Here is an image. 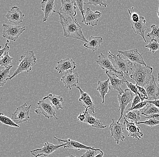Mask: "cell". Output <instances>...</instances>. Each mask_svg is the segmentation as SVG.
I'll return each mask as SVG.
<instances>
[{
    "label": "cell",
    "mask_w": 159,
    "mask_h": 157,
    "mask_svg": "<svg viewBox=\"0 0 159 157\" xmlns=\"http://www.w3.org/2000/svg\"><path fill=\"white\" fill-rule=\"evenodd\" d=\"M60 18V23L62 26L64 31V37L75 39L87 43L88 40L85 38L82 30V27L79 24L77 20L73 17H67L58 13Z\"/></svg>",
    "instance_id": "obj_1"
},
{
    "label": "cell",
    "mask_w": 159,
    "mask_h": 157,
    "mask_svg": "<svg viewBox=\"0 0 159 157\" xmlns=\"http://www.w3.org/2000/svg\"><path fill=\"white\" fill-rule=\"evenodd\" d=\"M134 70L130 75V78L136 82L137 86L144 87L152 79L153 68L151 67L134 64Z\"/></svg>",
    "instance_id": "obj_2"
},
{
    "label": "cell",
    "mask_w": 159,
    "mask_h": 157,
    "mask_svg": "<svg viewBox=\"0 0 159 157\" xmlns=\"http://www.w3.org/2000/svg\"><path fill=\"white\" fill-rule=\"evenodd\" d=\"M19 64L17 67L12 76L8 78L7 81L11 80L17 75L23 72H30L32 70L33 67L35 65L37 62V58L34 52L32 50H29L25 52L19 60Z\"/></svg>",
    "instance_id": "obj_3"
},
{
    "label": "cell",
    "mask_w": 159,
    "mask_h": 157,
    "mask_svg": "<svg viewBox=\"0 0 159 157\" xmlns=\"http://www.w3.org/2000/svg\"><path fill=\"white\" fill-rule=\"evenodd\" d=\"M108 57L112 62L114 67L117 71L126 74L128 76L129 71L133 70L134 65L128 59H124L122 55L119 53L117 55L111 53L109 51Z\"/></svg>",
    "instance_id": "obj_4"
},
{
    "label": "cell",
    "mask_w": 159,
    "mask_h": 157,
    "mask_svg": "<svg viewBox=\"0 0 159 157\" xmlns=\"http://www.w3.org/2000/svg\"><path fill=\"white\" fill-rule=\"evenodd\" d=\"M38 107L35 110V112L38 115H43L46 118L50 119L54 117L57 120L58 119L56 116L55 107L52 104L49 99H43L37 103Z\"/></svg>",
    "instance_id": "obj_5"
},
{
    "label": "cell",
    "mask_w": 159,
    "mask_h": 157,
    "mask_svg": "<svg viewBox=\"0 0 159 157\" xmlns=\"http://www.w3.org/2000/svg\"><path fill=\"white\" fill-rule=\"evenodd\" d=\"M2 35L8 40L16 41L20 35L25 30V26L11 25L3 24Z\"/></svg>",
    "instance_id": "obj_6"
},
{
    "label": "cell",
    "mask_w": 159,
    "mask_h": 157,
    "mask_svg": "<svg viewBox=\"0 0 159 157\" xmlns=\"http://www.w3.org/2000/svg\"><path fill=\"white\" fill-rule=\"evenodd\" d=\"M31 106V105L28 106L26 103H25L18 107L12 115L11 120L17 125L28 122L30 118V112Z\"/></svg>",
    "instance_id": "obj_7"
},
{
    "label": "cell",
    "mask_w": 159,
    "mask_h": 157,
    "mask_svg": "<svg viewBox=\"0 0 159 157\" xmlns=\"http://www.w3.org/2000/svg\"><path fill=\"white\" fill-rule=\"evenodd\" d=\"M61 7L58 12L54 11L53 12L59 13L67 17L75 16L77 15L76 3L74 0H61Z\"/></svg>",
    "instance_id": "obj_8"
},
{
    "label": "cell",
    "mask_w": 159,
    "mask_h": 157,
    "mask_svg": "<svg viewBox=\"0 0 159 157\" xmlns=\"http://www.w3.org/2000/svg\"><path fill=\"white\" fill-rule=\"evenodd\" d=\"M95 62L99 64L101 69L110 72L118 77H123L124 76V73L119 72L115 69L109 57L105 56L103 53H100V55L98 56V59L95 60Z\"/></svg>",
    "instance_id": "obj_9"
},
{
    "label": "cell",
    "mask_w": 159,
    "mask_h": 157,
    "mask_svg": "<svg viewBox=\"0 0 159 157\" xmlns=\"http://www.w3.org/2000/svg\"><path fill=\"white\" fill-rule=\"evenodd\" d=\"M109 129L111 132V136L114 138L117 145H119L120 141H124L125 136L124 125L121 122L113 119Z\"/></svg>",
    "instance_id": "obj_10"
},
{
    "label": "cell",
    "mask_w": 159,
    "mask_h": 157,
    "mask_svg": "<svg viewBox=\"0 0 159 157\" xmlns=\"http://www.w3.org/2000/svg\"><path fill=\"white\" fill-rule=\"evenodd\" d=\"M64 144L61 145H54L47 142L43 145V146L41 149H36L31 151V154L35 157L48 156L53 152L58 150L60 148L63 147Z\"/></svg>",
    "instance_id": "obj_11"
},
{
    "label": "cell",
    "mask_w": 159,
    "mask_h": 157,
    "mask_svg": "<svg viewBox=\"0 0 159 157\" xmlns=\"http://www.w3.org/2000/svg\"><path fill=\"white\" fill-rule=\"evenodd\" d=\"M134 95L133 92L129 89H126L124 92L121 94L118 95V101L119 105V111L121 112V116L118 122H120L122 119L124 111L126 107L131 101H133L134 98Z\"/></svg>",
    "instance_id": "obj_12"
},
{
    "label": "cell",
    "mask_w": 159,
    "mask_h": 157,
    "mask_svg": "<svg viewBox=\"0 0 159 157\" xmlns=\"http://www.w3.org/2000/svg\"><path fill=\"white\" fill-rule=\"evenodd\" d=\"M118 51L119 53L124 55L126 59L129 60L133 64H139L145 66H147L142 56V54L139 53L138 48H134V49L125 51L119 50H118Z\"/></svg>",
    "instance_id": "obj_13"
},
{
    "label": "cell",
    "mask_w": 159,
    "mask_h": 157,
    "mask_svg": "<svg viewBox=\"0 0 159 157\" xmlns=\"http://www.w3.org/2000/svg\"><path fill=\"white\" fill-rule=\"evenodd\" d=\"M54 138L59 142H63V143H64V146L63 148L65 149H74V150H94L97 151L103 152L100 149H96L94 147L88 146L81 144L80 142L73 141V140H71V139L63 140L58 139L56 137H54Z\"/></svg>",
    "instance_id": "obj_14"
},
{
    "label": "cell",
    "mask_w": 159,
    "mask_h": 157,
    "mask_svg": "<svg viewBox=\"0 0 159 157\" xmlns=\"http://www.w3.org/2000/svg\"><path fill=\"white\" fill-rule=\"evenodd\" d=\"M6 17L10 22L13 24L15 25H17L23 22L25 15L20 11L18 7L14 6L8 12Z\"/></svg>",
    "instance_id": "obj_15"
},
{
    "label": "cell",
    "mask_w": 159,
    "mask_h": 157,
    "mask_svg": "<svg viewBox=\"0 0 159 157\" xmlns=\"http://www.w3.org/2000/svg\"><path fill=\"white\" fill-rule=\"evenodd\" d=\"M79 74L77 72H66L61 80L64 83L66 88L71 90L72 87L77 86L79 83Z\"/></svg>",
    "instance_id": "obj_16"
},
{
    "label": "cell",
    "mask_w": 159,
    "mask_h": 157,
    "mask_svg": "<svg viewBox=\"0 0 159 157\" xmlns=\"http://www.w3.org/2000/svg\"><path fill=\"white\" fill-rule=\"evenodd\" d=\"M102 15L99 11L93 12L90 7H88L85 12V15H84V20L81 21L86 25L95 26L98 25L99 19Z\"/></svg>",
    "instance_id": "obj_17"
},
{
    "label": "cell",
    "mask_w": 159,
    "mask_h": 157,
    "mask_svg": "<svg viewBox=\"0 0 159 157\" xmlns=\"http://www.w3.org/2000/svg\"><path fill=\"white\" fill-rule=\"evenodd\" d=\"M58 65L56 67L55 69L59 74H62L63 72H72L76 68L75 62L72 59L67 58L62 59L57 62Z\"/></svg>",
    "instance_id": "obj_18"
},
{
    "label": "cell",
    "mask_w": 159,
    "mask_h": 157,
    "mask_svg": "<svg viewBox=\"0 0 159 157\" xmlns=\"http://www.w3.org/2000/svg\"><path fill=\"white\" fill-rule=\"evenodd\" d=\"M76 88L79 90L80 92V96L79 98V101L82 103L85 109L90 110L92 113L95 114V105L91 96L88 93L84 92L80 86H77Z\"/></svg>",
    "instance_id": "obj_19"
},
{
    "label": "cell",
    "mask_w": 159,
    "mask_h": 157,
    "mask_svg": "<svg viewBox=\"0 0 159 157\" xmlns=\"http://www.w3.org/2000/svg\"><path fill=\"white\" fill-rule=\"evenodd\" d=\"M124 125L126 126V129L129 132L128 136L135 139L140 140L143 136V133L141 131L140 127L136 125V123L129 122L126 118H124Z\"/></svg>",
    "instance_id": "obj_20"
},
{
    "label": "cell",
    "mask_w": 159,
    "mask_h": 157,
    "mask_svg": "<svg viewBox=\"0 0 159 157\" xmlns=\"http://www.w3.org/2000/svg\"><path fill=\"white\" fill-rule=\"evenodd\" d=\"M105 73L109 77L111 89L118 91L119 94H122L124 91H123L121 88V86L124 85V83H126L127 81L126 78L124 76H123V79H119L118 76L114 74L110 75L109 73V72L107 71H105Z\"/></svg>",
    "instance_id": "obj_21"
},
{
    "label": "cell",
    "mask_w": 159,
    "mask_h": 157,
    "mask_svg": "<svg viewBox=\"0 0 159 157\" xmlns=\"http://www.w3.org/2000/svg\"><path fill=\"white\" fill-rule=\"evenodd\" d=\"M144 88L146 90L148 99L157 100L159 95V87L156 83L154 75L151 81L145 85Z\"/></svg>",
    "instance_id": "obj_22"
},
{
    "label": "cell",
    "mask_w": 159,
    "mask_h": 157,
    "mask_svg": "<svg viewBox=\"0 0 159 157\" xmlns=\"http://www.w3.org/2000/svg\"><path fill=\"white\" fill-rule=\"evenodd\" d=\"M146 20L143 16H141L140 20L137 23H133L130 21L132 29L134 32L137 34L141 36L145 41L147 42L145 39V34L146 31L147 30V27L146 26Z\"/></svg>",
    "instance_id": "obj_23"
},
{
    "label": "cell",
    "mask_w": 159,
    "mask_h": 157,
    "mask_svg": "<svg viewBox=\"0 0 159 157\" xmlns=\"http://www.w3.org/2000/svg\"><path fill=\"white\" fill-rule=\"evenodd\" d=\"M42 11L44 13L43 22L48 20L50 16L54 12L55 3V0H43L41 3Z\"/></svg>",
    "instance_id": "obj_24"
},
{
    "label": "cell",
    "mask_w": 159,
    "mask_h": 157,
    "mask_svg": "<svg viewBox=\"0 0 159 157\" xmlns=\"http://www.w3.org/2000/svg\"><path fill=\"white\" fill-rule=\"evenodd\" d=\"M104 42L103 38L101 37L90 36L87 43L84 44V46L92 51H96L101 46V44Z\"/></svg>",
    "instance_id": "obj_25"
},
{
    "label": "cell",
    "mask_w": 159,
    "mask_h": 157,
    "mask_svg": "<svg viewBox=\"0 0 159 157\" xmlns=\"http://www.w3.org/2000/svg\"><path fill=\"white\" fill-rule=\"evenodd\" d=\"M97 91H99L100 94V97L102 99V103L104 104V98L107 94L109 93L111 90L110 87V82L109 79L105 80L104 81H99L98 82V88Z\"/></svg>",
    "instance_id": "obj_26"
},
{
    "label": "cell",
    "mask_w": 159,
    "mask_h": 157,
    "mask_svg": "<svg viewBox=\"0 0 159 157\" xmlns=\"http://www.w3.org/2000/svg\"><path fill=\"white\" fill-rule=\"evenodd\" d=\"M91 127L98 129H104L107 127V126H104L100 120L96 117H93L91 114L87 112L85 115V119L83 122Z\"/></svg>",
    "instance_id": "obj_27"
},
{
    "label": "cell",
    "mask_w": 159,
    "mask_h": 157,
    "mask_svg": "<svg viewBox=\"0 0 159 157\" xmlns=\"http://www.w3.org/2000/svg\"><path fill=\"white\" fill-rule=\"evenodd\" d=\"M49 99L52 105L54 106L55 108H56L57 110L63 109L61 103L63 102V99L61 96L49 94L47 96L43 97V99Z\"/></svg>",
    "instance_id": "obj_28"
},
{
    "label": "cell",
    "mask_w": 159,
    "mask_h": 157,
    "mask_svg": "<svg viewBox=\"0 0 159 157\" xmlns=\"http://www.w3.org/2000/svg\"><path fill=\"white\" fill-rule=\"evenodd\" d=\"M141 112L139 110H133V111H127L125 118L127 120H129L131 122L137 124L140 122L141 120Z\"/></svg>",
    "instance_id": "obj_29"
},
{
    "label": "cell",
    "mask_w": 159,
    "mask_h": 157,
    "mask_svg": "<svg viewBox=\"0 0 159 157\" xmlns=\"http://www.w3.org/2000/svg\"><path fill=\"white\" fill-rule=\"evenodd\" d=\"M140 111L141 114L146 117L152 115H159V108L151 103L147 105L146 109H142Z\"/></svg>",
    "instance_id": "obj_30"
},
{
    "label": "cell",
    "mask_w": 159,
    "mask_h": 157,
    "mask_svg": "<svg viewBox=\"0 0 159 157\" xmlns=\"http://www.w3.org/2000/svg\"><path fill=\"white\" fill-rule=\"evenodd\" d=\"M12 67V65H11L9 67L0 71V88L5 86L7 81V80L8 78L11 76H10V70Z\"/></svg>",
    "instance_id": "obj_31"
},
{
    "label": "cell",
    "mask_w": 159,
    "mask_h": 157,
    "mask_svg": "<svg viewBox=\"0 0 159 157\" xmlns=\"http://www.w3.org/2000/svg\"><path fill=\"white\" fill-rule=\"evenodd\" d=\"M0 122L4 125H7L10 127H17L19 128L20 126L16 124L11 119L5 116L2 113H0Z\"/></svg>",
    "instance_id": "obj_32"
},
{
    "label": "cell",
    "mask_w": 159,
    "mask_h": 157,
    "mask_svg": "<svg viewBox=\"0 0 159 157\" xmlns=\"http://www.w3.org/2000/svg\"><path fill=\"white\" fill-rule=\"evenodd\" d=\"M152 31L148 34L147 36L149 37L151 40H157L159 39V25H152L151 26Z\"/></svg>",
    "instance_id": "obj_33"
},
{
    "label": "cell",
    "mask_w": 159,
    "mask_h": 157,
    "mask_svg": "<svg viewBox=\"0 0 159 157\" xmlns=\"http://www.w3.org/2000/svg\"><path fill=\"white\" fill-rule=\"evenodd\" d=\"M13 58L10 56L9 52L7 53L2 58H0V67H3L5 68L10 67L12 63Z\"/></svg>",
    "instance_id": "obj_34"
},
{
    "label": "cell",
    "mask_w": 159,
    "mask_h": 157,
    "mask_svg": "<svg viewBox=\"0 0 159 157\" xmlns=\"http://www.w3.org/2000/svg\"><path fill=\"white\" fill-rule=\"evenodd\" d=\"M145 47L149 48L150 51L154 53L157 51L159 50V43L157 42V40L153 39L151 40L148 45H145Z\"/></svg>",
    "instance_id": "obj_35"
},
{
    "label": "cell",
    "mask_w": 159,
    "mask_h": 157,
    "mask_svg": "<svg viewBox=\"0 0 159 157\" xmlns=\"http://www.w3.org/2000/svg\"><path fill=\"white\" fill-rule=\"evenodd\" d=\"M137 124H138V125L144 124V125L148 126L149 127H152L159 125V121L155 120V119H149L145 122H138Z\"/></svg>",
    "instance_id": "obj_36"
},
{
    "label": "cell",
    "mask_w": 159,
    "mask_h": 157,
    "mask_svg": "<svg viewBox=\"0 0 159 157\" xmlns=\"http://www.w3.org/2000/svg\"><path fill=\"white\" fill-rule=\"evenodd\" d=\"M137 88H138L139 93L138 96H139L140 99H141V101L143 102V101H144L145 100H148V95H147L146 90L144 89V87L137 86Z\"/></svg>",
    "instance_id": "obj_37"
},
{
    "label": "cell",
    "mask_w": 159,
    "mask_h": 157,
    "mask_svg": "<svg viewBox=\"0 0 159 157\" xmlns=\"http://www.w3.org/2000/svg\"><path fill=\"white\" fill-rule=\"evenodd\" d=\"M85 4L89 5L90 6H94V7H96L97 6H103L105 7H106L107 6V4L106 3H104L102 0H96V1H93V0H89L88 2L85 1L84 2Z\"/></svg>",
    "instance_id": "obj_38"
},
{
    "label": "cell",
    "mask_w": 159,
    "mask_h": 157,
    "mask_svg": "<svg viewBox=\"0 0 159 157\" xmlns=\"http://www.w3.org/2000/svg\"><path fill=\"white\" fill-rule=\"evenodd\" d=\"M132 10L133 11V12H131L130 10H128V12L130 15V18H131V22L133 23L138 22L140 20V16L138 13L134 12V7H132Z\"/></svg>",
    "instance_id": "obj_39"
},
{
    "label": "cell",
    "mask_w": 159,
    "mask_h": 157,
    "mask_svg": "<svg viewBox=\"0 0 159 157\" xmlns=\"http://www.w3.org/2000/svg\"><path fill=\"white\" fill-rule=\"evenodd\" d=\"M85 1L84 0L82 1H75V3H76V5L78 6V8H79L80 11V13H81V15L83 17V20L82 21H84V13H85V12L84 11V5L85 4Z\"/></svg>",
    "instance_id": "obj_40"
},
{
    "label": "cell",
    "mask_w": 159,
    "mask_h": 157,
    "mask_svg": "<svg viewBox=\"0 0 159 157\" xmlns=\"http://www.w3.org/2000/svg\"><path fill=\"white\" fill-rule=\"evenodd\" d=\"M148 103L147 101L141 102L140 103H139V104H138V105H136L135 107L132 108V109L129 108V109L127 110V111H133V110H139V111H140V110L143 109V108L145 106H147V105H148Z\"/></svg>",
    "instance_id": "obj_41"
},
{
    "label": "cell",
    "mask_w": 159,
    "mask_h": 157,
    "mask_svg": "<svg viewBox=\"0 0 159 157\" xmlns=\"http://www.w3.org/2000/svg\"><path fill=\"white\" fill-rule=\"evenodd\" d=\"M126 83L129 90L135 93V95H139V91H138L137 85H134L133 83L129 82L128 81H126Z\"/></svg>",
    "instance_id": "obj_42"
},
{
    "label": "cell",
    "mask_w": 159,
    "mask_h": 157,
    "mask_svg": "<svg viewBox=\"0 0 159 157\" xmlns=\"http://www.w3.org/2000/svg\"><path fill=\"white\" fill-rule=\"evenodd\" d=\"M9 43V41L7 40L5 47L2 49V46H0V58H2L7 53L9 52L10 49V47L8 46Z\"/></svg>",
    "instance_id": "obj_43"
},
{
    "label": "cell",
    "mask_w": 159,
    "mask_h": 157,
    "mask_svg": "<svg viewBox=\"0 0 159 157\" xmlns=\"http://www.w3.org/2000/svg\"><path fill=\"white\" fill-rule=\"evenodd\" d=\"M97 155V151L88 150L80 157H95Z\"/></svg>",
    "instance_id": "obj_44"
},
{
    "label": "cell",
    "mask_w": 159,
    "mask_h": 157,
    "mask_svg": "<svg viewBox=\"0 0 159 157\" xmlns=\"http://www.w3.org/2000/svg\"><path fill=\"white\" fill-rule=\"evenodd\" d=\"M141 101V99H140L139 96L138 95H134V99L132 101V105H131V107H130V109H132L133 107H135L136 105H138L139 103H140Z\"/></svg>",
    "instance_id": "obj_45"
},
{
    "label": "cell",
    "mask_w": 159,
    "mask_h": 157,
    "mask_svg": "<svg viewBox=\"0 0 159 157\" xmlns=\"http://www.w3.org/2000/svg\"><path fill=\"white\" fill-rule=\"evenodd\" d=\"M88 110L85 109V111L83 112V114H80L79 116H78L77 118H78V120H79L80 122H84L85 118V115H86V113L88 112Z\"/></svg>",
    "instance_id": "obj_46"
},
{
    "label": "cell",
    "mask_w": 159,
    "mask_h": 157,
    "mask_svg": "<svg viewBox=\"0 0 159 157\" xmlns=\"http://www.w3.org/2000/svg\"><path fill=\"white\" fill-rule=\"evenodd\" d=\"M145 118L147 120L149 119H155V120H159V115H152L148 117H145Z\"/></svg>",
    "instance_id": "obj_47"
},
{
    "label": "cell",
    "mask_w": 159,
    "mask_h": 157,
    "mask_svg": "<svg viewBox=\"0 0 159 157\" xmlns=\"http://www.w3.org/2000/svg\"><path fill=\"white\" fill-rule=\"evenodd\" d=\"M147 102H148V103H151V104H153V105L156 106V107L159 108V100H154V101H147Z\"/></svg>",
    "instance_id": "obj_48"
},
{
    "label": "cell",
    "mask_w": 159,
    "mask_h": 157,
    "mask_svg": "<svg viewBox=\"0 0 159 157\" xmlns=\"http://www.w3.org/2000/svg\"><path fill=\"white\" fill-rule=\"evenodd\" d=\"M104 155V152H100L99 154H98V155L96 156L95 157H103Z\"/></svg>",
    "instance_id": "obj_49"
},
{
    "label": "cell",
    "mask_w": 159,
    "mask_h": 157,
    "mask_svg": "<svg viewBox=\"0 0 159 157\" xmlns=\"http://www.w3.org/2000/svg\"><path fill=\"white\" fill-rule=\"evenodd\" d=\"M156 13H157V14L159 18V8H158V10L157 11H156Z\"/></svg>",
    "instance_id": "obj_50"
},
{
    "label": "cell",
    "mask_w": 159,
    "mask_h": 157,
    "mask_svg": "<svg viewBox=\"0 0 159 157\" xmlns=\"http://www.w3.org/2000/svg\"><path fill=\"white\" fill-rule=\"evenodd\" d=\"M67 157H78L75 156L73 155H70L69 156Z\"/></svg>",
    "instance_id": "obj_51"
},
{
    "label": "cell",
    "mask_w": 159,
    "mask_h": 157,
    "mask_svg": "<svg viewBox=\"0 0 159 157\" xmlns=\"http://www.w3.org/2000/svg\"><path fill=\"white\" fill-rule=\"evenodd\" d=\"M157 82H158L159 84V73H158V74Z\"/></svg>",
    "instance_id": "obj_52"
}]
</instances>
